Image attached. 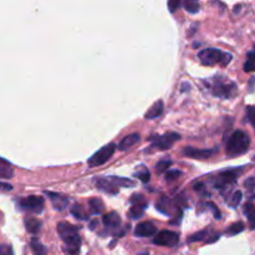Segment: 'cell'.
<instances>
[{"label":"cell","mask_w":255,"mask_h":255,"mask_svg":"<svg viewBox=\"0 0 255 255\" xmlns=\"http://www.w3.org/2000/svg\"><path fill=\"white\" fill-rule=\"evenodd\" d=\"M111 181L117 187H124V188H132L136 186V182L129 178H122V177H110Z\"/></svg>","instance_id":"603a6c76"},{"label":"cell","mask_w":255,"mask_h":255,"mask_svg":"<svg viewBox=\"0 0 255 255\" xmlns=\"http://www.w3.org/2000/svg\"><path fill=\"white\" fill-rule=\"evenodd\" d=\"M71 214L76 218V219H80V220L87 219V215H86L85 211H84V207L80 206V204H75V206L72 207Z\"/></svg>","instance_id":"83f0119b"},{"label":"cell","mask_w":255,"mask_h":255,"mask_svg":"<svg viewBox=\"0 0 255 255\" xmlns=\"http://www.w3.org/2000/svg\"><path fill=\"white\" fill-rule=\"evenodd\" d=\"M13 190V186L9 183H3L0 182V191H5V192H9V191Z\"/></svg>","instance_id":"60d3db41"},{"label":"cell","mask_w":255,"mask_h":255,"mask_svg":"<svg viewBox=\"0 0 255 255\" xmlns=\"http://www.w3.org/2000/svg\"><path fill=\"white\" fill-rule=\"evenodd\" d=\"M244 71L253 72L255 71V51H249L247 55V60L244 63Z\"/></svg>","instance_id":"d4e9b609"},{"label":"cell","mask_w":255,"mask_h":255,"mask_svg":"<svg viewBox=\"0 0 255 255\" xmlns=\"http://www.w3.org/2000/svg\"><path fill=\"white\" fill-rule=\"evenodd\" d=\"M241 199H243V193L240 191H235V192L232 194L231 199L228 200V204L231 208H238V206L240 204Z\"/></svg>","instance_id":"f1b7e54d"},{"label":"cell","mask_w":255,"mask_h":255,"mask_svg":"<svg viewBox=\"0 0 255 255\" xmlns=\"http://www.w3.org/2000/svg\"><path fill=\"white\" fill-rule=\"evenodd\" d=\"M129 202H131V204H137V206H143V207L149 206L147 200H146V198L143 197L142 194H133L131 197V199H129Z\"/></svg>","instance_id":"1f68e13d"},{"label":"cell","mask_w":255,"mask_h":255,"mask_svg":"<svg viewBox=\"0 0 255 255\" xmlns=\"http://www.w3.org/2000/svg\"><path fill=\"white\" fill-rule=\"evenodd\" d=\"M153 244L162 245V247H176L179 241V235L176 232L162 231L154 234Z\"/></svg>","instance_id":"9c48e42d"},{"label":"cell","mask_w":255,"mask_h":255,"mask_svg":"<svg viewBox=\"0 0 255 255\" xmlns=\"http://www.w3.org/2000/svg\"><path fill=\"white\" fill-rule=\"evenodd\" d=\"M135 177H137L140 181H142L143 183H147V182L149 181V177H151V174H149V170H146V168H142L141 170H138V172L135 173Z\"/></svg>","instance_id":"836d02e7"},{"label":"cell","mask_w":255,"mask_h":255,"mask_svg":"<svg viewBox=\"0 0 255 255\" xmlns=\"http://www.w3.org/2000/svg\"><path fill=\"white\" fill-rule=\"evenodd\" d=\"M207 206H208L209 208H211L212 211H213V213H214V218H215V219H220V217H222V214H220L219 209H218L217 207L214 206L213 203H207Z\"/></svg>","instance_id":"f35d334b"},{"label":"cell","mask_w":255,"mask_h":255,"mask_svg":"<svg viewBox=\"0 0 255 255\" xmlns=\"http://www.w3.org/2000/svg\"><path fill=\"white\" fill-rule=\"evenodd\" d=\"M88 208H90L91 213L100 214L104 212L105 206L100 198H91V199L88 200Z\"/></svg>","instance_id":"44dd1931"},{"label":"cell","mask_w":255,"mask_h":255,"mask_svg":"<svg viewBox=\"0 0 255 255\" xmlns=\"http://www.w3.org/2000/svg\"><path fill=\"white\" fill-rule=\"evenodd\" d=\"M14 176V170L11 168L10 163H8L5 159L0 158V178L8 179Z\"/></svg>","instance_id":"ffe728a7"},{"label":"cell","mask_w":255,"mask_h":255,"mask_svg":"<svg viewBox=\"0 0 255 255\" xmlns=\"http://www.w3.org/2000/svg\"><path fill=\"white\" fill-rule=\"evenodd\" d=\"M156 208L157 211H159L162 214H166V215H172L176 212V209H178L176 204L173 203L172 200L167 197L159 198V200L156 203Z\"/></svg>","instance_id":"5bb4252c"},{"label":"cell","mask_w":255,"mask_h":255,"mask_svg":"<svg viewBox=\"0 0 255 255\" xmlns=\"http://www.w3.org/2000/svg\"><path fill=\"white\" fill-rule=\"evenodd\" d=\"M209 233H211V232H209L208 229H203V231H200L198 232V233L191 235L190 239H188V241H190V243H193V241H200V240L206 241V239L208 238Z\"/></svg>","instance_id":"f546056e"},{"label":"cell","mask_w":255,"mask_h":255,"mask_svg":"<svg viewBox=\"0 0 255 255\" xmlns=\"http://www.w3.org/2000/svg\"><path fill=\"white\" fill-rule=\"evenodd\" d=\"M243 172H244V168L241 167L222 170V172L218 173L217 176L212 179L214 188H217V190H227V188L233 186L238 181V178Z\"/></svg>","instance_id":"5b68a950"},{"label":"cell","mask_w":255,"mask_h":255,"mask_svg":"<svg viewBox=\"0 0 255 255\" xmlns=\"http://www.w3.org/2000/svg\"><path fill=\"white\" fill-rule=\"evenodd\" d=\"M18 206L21 211L29 212V213H42L45 206V200L42 197L30 195L18 200Z\"/></svg>","instance_id":"52a82bcc"},{"label":"cell","mask_w":255,"mask_h":255,"mask_svg":"<svg viewBox=\"0 0 255 255\" xmlns=\"http://www.w3.org/2000/svg\"><path fill=\"white\" fill-rule=\"evenodd\" d=\"M194 190L197 191L198 193H200L202 195H207L208 194V191H207V187L204 186L203 183H197L194 186Z\"/></svg>","instance_id":"74e56055"},{"label":"cell","mask_w":255,"mask_h":255,"mask_svg":"<svg viewBox=\"0 0 255 255\" xmlns=\"http://www.w3.org/2000/svg\"><path fill=\"white\" fill-rule=\"evenodd\" d=\"M250 138L241 129H236L231 135L227 142V154L229 157H236L244 154L249 149Z\"/></svg>","instance_id":"3957f363"},{"label":"cell","mask_w":255,"mask_h":255,"mask_svg":"<svg viewBox=\"0 0 255 255\" xmlns=\"http://www.w3.org/2000/svg\"><path fill=\"white\" fill-rule=\"evenodd\" d=\"M138 255H149V253H146V252H142V253H140V254Z\"/></svg>","instance_id":"7bdbcfd3"},{"label":"cell","mask_w":255,"mask_h":255,"mask_svg":"<svg viewBox=\"0 0 255 255\" xmlns=\"http://www.w3.org/2000/svg\"><path fill=\"white\" fill-rule=\"evenodd\" d=\"M30 247L34 255H46L47 249L44 244H42L36 238H33L30 241Z\"/></svg>","instance_id":"7402d4cb"},{"label":"cell","mask_w":255,"mask_h":255,"mask_svg":"<svg viewBox=\"0 0 255 255\" xmlns=\"http://www.w3.org/2000/svg\"><path fill=\"white\" fill-rule=\"evenodd\" d=\"M116 145L115 143H108V145L104 146L101 149L96 152V153H93L92 157H90V159L87 161V165L90 167H100L102 166L104 163H106L111 157L113 156L116 151Z\"/></svg>","instance_id":"8992f818"},{"label":"cell","mask_w":255,"mask_h":255,"mask_svg":"<svg viewBox=\"0 0 255 255\" xmlns=\"http://www.w3.org/2000/svg\"><path fill=\"white\" fill-rule=\"evenodd\" d=\"M245 229V225L243 222H236V223H233V224L231 225V227L228 228L227 231H225V233L228 234V235H236V234L241 233V232L244 231Z\"/></svg>","instance_id":"4316f807"},{"label":"cell","mask_w":255,"mask_h":255,"mask_svg":"<svg viewBox=\"0 0 255 255\" xmlns=\"http://www.w3.org/2000/svg\"><path fill=\"white\" fill-rule=\"evenodd\" d=\"M198 59L203 65L206 66H214V65H222L227 66L228 64L231 63L233 56L228 52L220 51L218 49H213V47H209V49H204L202 51H199L198 54Z\"/></svg>","instance_id":"277c9868"},{"label":"cell","mask_w":255,"mask_h":255,"mask_svg":"<svg viewBox=\"0 0 255 255\" xmlns=\"http://www.w3.org/2000/svg\"><path fill=\"white\" fill-rule=\"evenodd\" d=\"M102 222L108 231H116L121 227V217L116 212H110V213L105 214Z\"/></svg>","instance_id":"9a60e30c"},{"label":"cell","mask_w":255,"mask_h":255,"mask_svg":"<svg viewBox=\"0 0 255 255\" xmlns=\"http://www.w3.org/2000/svg\"><path fill=\"white\" fill-rule=\"evenodd\" d=\"M146 208H147V207L132 204V207L129 208V211H128V215L132 218V219H140L141 217H143Z\"/></svg>","instance_id":"cb8c5ba5"},{"label":"cell","mask_w":255,"mask_h":255,"mask_svg":"<svg viewBox=\"0 0 255 255\" xmlns=\"http://www.w3.org/2000/svg\"><path fill=\"white\" fill-rule=\"evenodd\" d=\"M217 152V149H198L194 147H186L183 154L193 159H208Z\"/></svg>","instance_id":"8fae6325"},{"label":"cell","mask_w":255,"mask_h":255,"mask_svg":"<svg viewBox=\"0 0 255 255\" xmlns=\"http://www.w3.org/2000/svg\"><path fill=\"white\" fill-rule=\"evenodd\" d=\"M244 211L245 217L248 218V222H249V227L252 231H255V206L253 203H245L244 204Z\"/></svg>","instance_id":"ac0fdd59"},{"label":"cell","mask_w":255,"mask_h":255,"mask_svg":"<svg viewBox=\"0 0 255 255\" xmlns=\"http://www.w3.org/2000/svg\"><path fill=\"white\" fill-rule=\"evenodd\" d=\"M247 117L255 129V106H248L247 107Z\"/></svg>","instance_id":"e575fe53"},{"label":"cell","mask_w":255,"mask_h":255,"mask_svg":"<svg viewBox=\"0 0 255 255\" xmlns=\"http://www.w3.org/2000/svg\"><path fill=\"white\" fill-rule=\"evenodd\" d=\"M244 186L247 187L248 190H254L255 188V178H248L247 181H245V183H244Z\"/></svg>","instance_id":"ab89813d"},{"label":"cell","mask_w":255,"mask_h":255,"mask_svg":"<svg viewBox=\"0 0 255 255\" xmlns=\"http://www.w3.org/2000/svg\"><path fill=\"white\" fill-rule=\"evenodd\" d=\"M179 176H182V172L178 170H166V181L167 182H172L176 181V179L179 178Z\"/></svg>","instance_id":"d6a6232c"},{"label":"cell","mask_w":255,"mask_h":255,"mask_svg":"<svg viewBox=\"0 0 255 255\" xmlns=\"http://www.w3.org/2000/svg\"><path fill=\"white\" fill-rule=\"evenodd\" d=\"M181 3L182 0H168V9H170V13H174L176 10H178Z\"/></svg>","instance_id":"d590c367"},{"label":"cell","mask_w":255,"mask_h":255,"mask_svg":"<svg viewBox=\"0 0 255 255\" xmlns=\"http://www.w3.org/2000/svg\"><path fill=\"white\" fill-rule=\"evenodd\" d=\"M162 112H163V102L159 100V101L154 102V104L152 105L151 108L145 113V118H147V120H153V118H157L162 115Z\"/></svg>","instance_id":"e0dca14e"},{"label":"cell","mask_w":255,"mask_h":255,"mask_svg":"<svg viewBox=\"0 0 255 255\" xmlns=\"http://www.w3.org/2000/svg\"><path fill=\"white\" fill-rule=\"evenodd\" d=\"M58 233L64 241V250L67 255H79L81 247V238L79 234V228L67 222H60L58 224Z\"/></svg>","instance_id":"6da1fadb"},{"label":"cell","mask_w":255,"mask_h":255,"mask_svg":"<svg viewBox=\"0 0 255 255\" xmlns=\"http://www.w3.org/2000/svg\"><path fill=\"white\" fill-rule=\"evenodd\" d=\"M45 195L49 197V199L51 200L52 206H54V208H55L56 211H64V209L67 208L69 198L66 197V195L54 192H45Z\"/></svg>","instance_id":"4fadbf2b"},{"label":"cell","mask_w":255,"mask_h":255,"mask_svg":"<svg viewBox=\"0 0 255 255\" xmlns=\"http://www.w3.org/2000/svg\"><path fill=\"white\" fill-rule=\"evenodd\" d=\"M96 225H97V220L95 219V220H92V222H91V224H90V229H95V228H96Z\"/></svg>","instance_id":"b9f144b4"},{"label":"cell","mask_w":255,"mask_h":255,"mask_svg":"<svg viewBox=\"0 0 255 255\" xmlns=\"http://www.w3.org/2000/svg\"><path fill=\"white\" fill-rule=\"evenodd\" d=\"M184 9L191 14H195L199 11V0H183Z\"/></svg>","instance_id":"484cf974"},{"label":"cell","mask_w":255,"mask_h":255,"mask_svg":"<svg viewBox=\"0 0 255 255\" xmlns=\"http://www.w3.org/2000/svg\"><path fill=\"white\" fill-rule=\"evenodd\" d=\"M0 255H14V253L10 245L1 244L0 245Z\"/></svg>","instance_id":"8d00e7d4"},{"label":"cell","mask_w":255,"mask_h":255,"mask_svg":"<svg viewBox=\"0 0 255 255\" xmlns=\"http://www.w3.org/2000/svg\"><path fill=\"white\" fill-rule=\"evenodd\" d=\"M206 86L213 96L219 99H233L238 93V86L232 80L225 76H213L212 79L204 81Z\"/></svg>","instance_id":"7a4b0ae2"},{"label":"cell","mask_w":255,"mask_h":255,"mask_svg":"<svg viewBox=\"0 0 255 255\" xmlns=\"http://www.w3.org/2000/svg\"><path fill=\"white\" fill-rule=\"evenodd\" d=\"M93 183L96 186L97 190L102 191L105 193H108V194L116 195L118 193V187L115 186L112 181L110 178H105V177H96L93 179Z\"/></svg>","instance_id":"30bf717a"},{"label":"cell","mask_w":255,"mask_h":255,"mask_svg":"<svg viewBox=\"0 0 255 255\" xmlns=\"http://www.w3.org/2000/svg\"><path fill=\"white\" fill-rule=\"evenodd\" d=\"M179 138L181 136L176 132H167L162 136H154L153 138H151V147L159 149V151H166V149H170L177 141H179Z\"/></svg>","instance_id":"ba28073f"},{"label":"cell","mask_w":255,"mask_h":255,"mask_svg":"<svg viewBox=\"0 0 255 255\" xmlns=\"http://www.w3.org/2000/svg\"><path fill=\"white\" fill-rule=\"evenodd\" d=\"M170 166H172V161H170V159H162V161H159L156 165V172L165 173L166 170H168V168H170Z\"/></svg>","instance_id":"4dcf8cb0"},{"label":"cell","mask_w":255,"mask_h":255,"mask_svg":"<svg viewBox=\"0 0 255 255\" xmlns=\"http://www.w3.org/2000/svg\"><path fill=\"white\" fill-rule=\"evenodd\" d=\"M25 228L26 231L31 234H38L42 229V222L38 219V218H26L25 219Z\"/></svg>","instance_id":"d6986e66"},{"label":"cell","mask_w":255,"mask_h":255,"mask_svg":"<svg viewBox=\"0 0 255 255\" xmlns=\"http://www.w3.org/2000/svg\"><path fill=\"white\" fill-rule=\"evenodd\" d=\"M156 233V225L151 222L140 223L135 229V235L138 236V238H149V236H153Z\"/></svg>","instance_id":"7c38bea8"},{"label":"cell","mask_w":255,"mask_h":255,"mask_svg":"<svg viewBox=\"0 0 255 255\" xmlns=\"http://www.w3.org/2000/svg\"><path fill=\"white\" fill-rule=\"evenodd\" d=\"M140 140L141 137L138 133H132V135L126 136L124 140L118 143V149H120V151H127V149H129L131 147H133L136 143L140 142Z\"/></svg>","instance_id":"2e32d148"}]
</instances>
